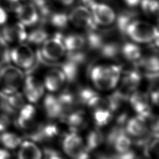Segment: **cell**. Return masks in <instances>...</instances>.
<instances>
[{"mask_svg": "<svg viewBox=\"0 0 159 159\" xmlns=\"http://www.w3.org/2000/svg\"><path fill=\"white\" fill-rule=\"evenodd\" d=\"M122 68L117 65H97L90 72V78L94 85L99 89L107 91L117 84Z\"/></svg>", "mask_w": 159, "mask_h": 159, "instance_id": "1", "label": "cell"}, {"mask_svg": "<svg viewBox=\"0 0 159 159\" xmlns=\"http://www.w3.org/2000/svg\"><path fill=\"white\" fill-rule=\"evenodd\" d=\"M127 34L137 43H149L158 41V29L153 24L135 19L127 27Z\"/></svg>", "mask_w": 159, "mask_h": 159, "instance_id": "2", "label": "cell"}, {"mask_svg": "<svg viewBox=\"0 0 159 159\" xmlns=\"http://www.w3.org/2000/svg\"><path fill=\"white\" fill-rule=\"evenodd\" d=\"M24 80V73L17 66L7 64L0 68V88L4 94L17 91Z\"/></svg>", "mask_w": 159, "mask_h": 159, "instance_id": "3", "label": "cell"}, {"mask_svg": "<svg viewBox=\"0 0 159 159\" xmlns=\"http://www.w3.org/2000/svg\"><path fill=\"white\" fill-rule=\"evenodd\" d=\"M62 147L65 153L71 159H89L90 155L82 138L75 132L66 134Z\"/></svg>", "mask_w": 159, "mask_h": 159, "instance_id": "4", "label": "cell"}, {"mask_svg": "<svg viewBox=\"0 0 159 159\" xmlns=\"http://www.w3.org/2000/svg\"><path fill=\"white\" fill-rule=\"evenodd\" d=\"M65 52L63 36L61 34L57 33L53 37L47 38L42 43L40 53L45 60L55 61L63 57Z\"/></svg>", "mask_w": 159, "mask_h": 159, "instance_id": "5", "label": "cell"}, {"mask_svg": "<svg viewBox=\"0 0 159 159\" xmlns=\"http://www.w3.org/2000/svg\"><path fill=\"white\" fill-rule=\"evenodd\" d=\"M11 61L18 67L25 69L32 68L35 62V53L27 44L20 43L10 50Z\"/></svg>", "mask_w": 159, "mask_h": 159, "instance_id": "6", "label": "cell"}, {"mask_svg": "<svg viewBox=\"0 0 159 159\" xmlns=\"http://www.w3.org/2000/svg\"><path fill=\"white\" fill-rule=\"evenodd\" d=\"M68 20L74 25L88 31L96 30L97 24L94 20L91 11L84 6L75 7L70 13Z\"/></svg>", "mask_w": 159, "mask_h": 159, "instance_id": "7", "label": "cell"}, {"mask_svg": "<svg viewBox=\"0 0 159 159\" xmlns=\"http://www.w3.org/2000/svg\"><path fill=\"white\" fill-rule=\"evenodd\" d=\"M89 9L91 11L96 24L109 25L113 23L116 19L114 10L104 3L95 2Z\"/></svg>", "mask_w": 159, "mask_h": 159, "instance_id": "8", "label": "cell"}, {"mask_svg": "<svg viewBox=\"0 0 159 159\" xmlns=\"http://www.w3.org/2000/svg\"><path fill=\"white\" fill-rule=\"evenodd\" d=\"M129 101L131 106L139 116H142L147 120L152 118L148 94L144 92L134 91L130 95Z\"/></svg>", "mask_w": 159, "mask_h": 159, "instance_id": "9", "label": "cell"}, {"mask_svg": "<svg viewBox=\"0 0 159 159\" xmlns=\"http://www.w3.org/2000/svg\"><path fill=\"white\" fill-rule=\"evenodd\" d=\"M58 134V127L55 124L46 123L35 127L28 135V137L34 142L43 143L52 140Z\"/></svg>", "mask_w": 159, "mask_h": 159, "instance_id": "10", "label": "cell"}, {"mask_svg": "<svg viewBox=\"0 0 159 159\" xmlns=\"http://www.w3.org/2000/svg\"><path fill=\"white\" fill-rule=\"evenodd\" d=\"M0 35L7 43H22L26 40L27 37L25 26L20 22L4 25L0 32Z\"/></svg>", "mask_w": 159, "mask_h": 159, "instance_id": "11", "label": "cell"}, {"mask_svg": "<svg viewBox=\"0 0 159 159\" xmlns=\"http://www.w3.org/2000/svg\"><path fill=\"white\" fill-rule=\"evenodd\" d=\"M23 82L25 98L32 103L38 102L44 93L43 84L39 79L30 75L24 80Z\"/></svg>", "mask_w": 159, "mask_h": 159, "instance_id": "12", "label": "cell"}, {"mask_svg": "<svg viewBox=\"0 0 159 159\" xmlns=\"http://www.w3.org/2000/svg\"><path fill=\"white\" fill-rule=\"evenodd\" d=\"M147 120V119L139 115L130 119L125 124V130L128 135L137 139L147 135L148 133Z\"/></svg>", "mask_w": 159, "mask_h": 159, "instance_id": "13", "label": "cell"}, {"mask_svg": "<svg viewBox=\"0 0 159 159\" xmlns=\"http://www.w3.org/2000/svg\"><path fill=\"white\" fill-rule=\"evenodd\" d=\"M19 22L24 26L35 24L39 20V14L35 6L31 2H26L20 5L16 12Z\"/></svg>", "mask_w": 159, "mask_h": 159, "instance_id": "14", "label": "cell"}, {"mask_svg": "<svg viewBox=\"0 0 159 159\" xmlns=\"http://www.w3.org/2000/svg\"><path fill=\"white\" fill-rule=\"evenodd\" d=\"M66 82V78L63 71L58 68L49 70L44 79V87L48 91L54 92L60 89Z\"/></svg>", "mask_w": 159, "mask_h": 159, "instance_id": "15", "label": "cell"}, {"mask_svg": "<svg viewBox=\"0 0 159 159\" xmlns=\"http://www.w3.org/2000/svg\"><path fill=\"white\" fill-rule=\"evenodd\" d=\"M141 81V76L139 71L135 70H130L125 72L123 77L121 84L118 90L127 96L135 91Z\"/></svg>", "mask_w": 159, "mask_h": 159, "instance_id": "16", "label": "cell"}, {"mask_svg": "<svg viewBox=\"0 0 159 159\" xmlns=\"http://www.w3.org/2000/svg\"><path fill=\"white\" fill-rule=\"evenodd\" d=\"M71 132H76L85 128L87 125V117L85 112L80 109H76L68 114L64 118Z\"/></svg>", "mask_w": 159, "mask_h": 159, "instance_id": "17", "label": "cell"}, {"mask_svg": "<svg viewBox=\"0 0 159 159\" xmlns=\"http://www.w3.org/2000/svg\"><path fill=\"white\" fill-rule=\"evenodd\" d=\"M36 111L35 107L30 105H24L20 109L17 118V124L20 128L29 129L34 127Z\"/></svg>", "mask_w": 159, "mask_h": 159, "instance_id": "18", "label": "cell"}, {"mask_svg": "<svg viewBox=\"0 0 159 159\" xmlns=\"http://www.w3.org/2000/svg\"><path fill=\"white\" fill-rule=\"evenodd\" d=\"M45 112L50 119H62L63 112L58 98L53 94H47L43 99Z\"/></svg>", "mask_w": 159, "mask_h": 159, "instance_id": "19", "label": "cell"}, {"mask_svg": "<svg viewBox=\"0 0 159 159\" xmlns=\"http://www.w3.org/2000/svg\"><path fill=\"white\" fill-rule=\"evenodd\" d=\"M42 152L32 142L25 141L20 143L17 153L18 159H41Z\"/></svg>", "mask_w": 159, "mask_h": 159, "instance_id": "20", "label": "cell"}, {"mask_svg": "<svg viewBox=\"0 0 159 159\" xmlns=\"http://www.w3.org/2000/svg\"><path fill=\"white\" fill-rule=\"evenodd\" d=\"M132 142L129 135L125 132V129L121 130L114 137L111 145L114 147L119 154L127 152L130 150Z\"/></svg>", "mask_w": 159, "mask_h": 159, "instance_id": "21", "label": "cell"}, {"mask_svg": "<svg viewBox=\"0 0 159 159\" xmlns=\"http://www.w3.org/2000/svg\"><path fill=\"white\" fill-rule=\"evenodd\" d=\"M63 43L66 50L68 52H78L86 45V39L82 35L73 34L63 37Z\"/></svg>", "mask_w": 159, "mask_h": 159, "instance_id": "22", "label": "cell"}, {"mask_svg": "<svg viewBox=\"0 0 159 159\" xmlns=\"http://www.w3.org/2000/svg\"><path fill=\"white\" fill-rule=\"evenodd\" d=\"M120 53L129 61H137L141 57L140 48L135 43L127 42L120 47Z\"/></svg>", "mask_w": 159, "mask_h": 159, "instance_id": "23", "label": "cell"}, {"mask_svg": "<svg viewBox=\"0 0 159 159\" xmlns=\"http://www.w3.org/2000/svg\"><path fill=\"white\" fill-rule=\"evenodd\" d=\"M104 140L103 133L98 128L93 129L88 134L85 145L89 152H91L99 147Z\"/></svg>", "mask_w": 159, "mask_h": 159, "instance_id": "24", "label": "cell"}, {"mask_svg": "<svg viewBox=\"0 0 159 159\" xmlns=\"http://www.w3.org/2000/svg\"><path fill=\"white\" fill-rule=\"evenodd\" d=\"M112 112L107 107H100L93 110V119L98 127L107 125L112 118Z\"/></svg>", "mask_w": 159, "mask_h": 159, "instance_id": "25", "label": "cell"}, {"mask_svg": "<svg viewBox=\"0 0 159 159\" xmlns=\"http://www.w3.org/2000/svg\"><path fill=\"white\" fill-rule=\"evenodd\" d=\"M56 28L63 29L65 28L68 23V17L64 12H53L52 11L45 19Z\"/></svg>", "mask_w": 159, "mask_h": 159, "instance_id": "26", "label": "cell"}, {"mask_svg": "<svg viewBox=\"0 0 159 159\" xmlns=\"http://www.w3.org/2000/svg\"><path fill=\"white\" fill-rule=\"evenodd\" d=\"M0 97L2 98L14 109H21L24 106L23 96L17 91L8 94L1 91Z\"/></svg>", "mask_w": 159, "mask_h": 159, "instance_id": "27", "label": "cell"}, {"mask_svg": "<svg viewBox=\"0 0 159 159\" xmlns=\"http://www.w3.org/2000/svg\"><path fill=\"white\" fill-rule=\"evenodd\" d=\"M0 140L3 145L9 149H14L20 145L22 139L17 134L12 132H5L1 136Z\"/></svg>", "mask_w": 159, "mask_h": 159, "instance_id": "28", "label": "cell"}, {"mask_svg": "<svg viewBox=\"0 0 159 159\" xmlns=\"http://www.w3.org/2000/svg\"><path fill=\"white\" fill-rule=\"evenodd\" d=\"M48 38V34L43 28H37L27 34L26 40L32 44L39 45L42 43Z\"/></svg>", "mask_w": 159, "mask_h": 159, "instance_id": "29", "label": "cell"}, {"mask_svg": "<svg viewBox=\"0 0 159 159\" xmlns=\"http://www.w3.org/2000/svg\"><path fill=\"white\" fill-rule=\"evenodd\" d=\"M140 65L147 71V73H158V58L152 55L145 57L139 61Z\"/></svg>", "mask_w": 159, "mask_h": 159, "instance_id": "30", "label": "cell"}, {"mask_svg": "<svg viewBox=\"0 0 159 159\" xmlns=\"http://www.w3.org/2000/svg\"><path fill=\"white\" fill-rule=\"evenodd\" d=\"M135 15L133 12H125L120 14L117 19V25L119 30L122 34H125L128 25L135 20Z\"/></svg>", "mask_w": 159, "mask_h": 159, "instance_id": "31", "label": "cell"}, {"mask_svg": "<svg viewBox=\"0 0 159 159\" xmlns=\"http://www.w3.org/2000/svg\"><path fill=\"white\" fill-rule=\"evenodd\" d=\"M10 50L7 43L0 35V68L11 61Z\"/></svg>", "mask_w": 159, "mask_h": 159, "instance_id": "32", "label": "cell"}, {"mask_svg": "<svg viewBox=\"0 0 159 159\" xmlns=\"http://www.w3.org/2000/svg\"><path fill=\"white\" fill-rule=\"evenodd\" d=\"M140 4L143 12L148 16H155L158 13L157 0H141Z\"/></svg>", "mask_w": 159, "mask_h": 159, "instance_id": "33", "label": "cell"}, {"mask_svg": "<svg viewBox=\"0 0 159 159\" xmlns=\"http://www.w3.org/2000/svg\"><path fill=\"white\" fill-rule=\"evenodd\" d=\"M1 3L5 10L15 13L21 5L20 0H1Z\"/></svg>", "mask_w": 159, "mask_h": 159, "instance_id": "34", "label": "cell"}, {"mask_svg": "<svg viewBox=\"0 0 159 159\" xmlns=\"http://www.w3.org/2000/svg\"><path fill=\"white\" fill-rule=\"evenodd\" d=\"M44 153L46 159H65L60 152L51 148H45Z\"/></svg>", "mask_w": 159, "mask_h": 159, "instance_id": "35", "label": "cell"}, {"mask_svg": "<svg viewBox=\"0 0 159 159\" xmlns=\"http://www.w3.org/2000/svg\"><path fill=\"white\" fill-rule=\"evenodd\" d=\"M11 120L9 117L6 114L0 115V132L5 130L10 125Z\"/></svg>", "mask_w": 159, "mask_h": 159, "instance_id": "36", "label": "cell"}, {"mask_svg": "<svg viewBox=\"0 0 159 159\" xmlns=\"http://www.w3.org/2000/svg\"><path fill=\"white\" fill-rule=\"evenodd\" d=\"M7 14L6 10L0 6V25H2L7 21Z\"/></svg>", "mask_w": 159, "mask_h": 159, "instance_id": "37", "label": "cell"}, {"mask_svg": "<svg viewBox=\"0 0 159 159\" xmlns=\"http://www.w3.org/2000/svg\"><path fill=\"white\" fill-rule=\"evenodd\" d=\"M9 153L4 149L0 148V159H10Z\"/></svg>", "mask_w": 159, "mask_h": 159, "instance_id": "38", "label": "cell"}, {"mask_svg": "<svg viewBox=\"0 0 159 159\" xmlns=\"http://www.w3.org/2000/svg\"><path fill=\"white\" fill-rule=\"evenodd\" d=\"M125 3L130 7H134L137 6L140 2L141 0H124Z\"/></svg>", "mask_w": 159, "mask_h": 159, "instance_id": "39", "label": "cell"}, {"mask_svg": "<svg viewBox=\"0 0 159 159\" xmlns=\"http://www.w3.org/2000/svg\"><path fill=\"white\" fill-rule=\"evenodd\" d=\"M57 1L64 5L69 6V5H71L74 2L75 0H57Z\"/></svg>", "mask_w": 159, "mask_h": 159, "instance_id": "40", "label": "cell"}]
</instances>
